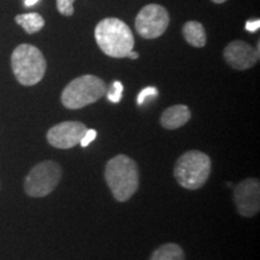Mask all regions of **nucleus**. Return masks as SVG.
Segmentation results:
<instances>
[{
    "label": "nucleus",
    "mask_w": 260,
    "mask_h": 260,
    "mask_svg": "<svg viewBox=\"0 0 260 260\" xmlns=\"http://www.w3.org/2000/svg\"><path fill=\"white\" fill-rule=\"evenodd\" d=\"M105 180L117 201H128L136 193L140 184L138 164L125 154L116 155L107 161Z\"/></svg>",
    "instance_id": "obj_1"
},
{
    "label": "nucleus",
    "mask_w": 260,
    "mask_h": 260,
    "mask_svg": "<svg viewBox=\"0 0 260 260\" xmlns=\"http://www.w3.org/2000/svg\"><path fill=\"white\" fill-rule=\"evenodd\" d=\"M95 41L106 56L125 58L134 48V35L128 24L118 18H105L95 27Z\"/></svg>",
    "instance_id": "obj_2"
},
{
    "label": "nucleus",
    "mask_w": 260,
    "mask_h": 260,
    "mask_svg": "<svg viewBox=\"0 0 260 260\" xmlns=\"http://www.w3.org/2000/svg\"><path fill=\"white\" fill-rule=\"evenodd\" d=\"M11 67L15 77L22 86H34L44 79L46 59L38 47L22 44L15 48L11 56Z\"/></svg>",
    "instance_id": "obj_3"
},
{
    "label": "nucleus",
    "mask_w": 260,
    "mask_h": 260,
    "mask_svg": "<svg viewBox=\"0 0 260 260\" xmlns=\"http://www.w3.org/2000/svg\"><path fill=\"white\" fill-rule=\"evenodd\" d=\"M211 174V159L200 151H188L177 159L174 176L181 187L189 190L200 189Z\"/></svg>",
    "instance_id": "obj_4"
},
{
    "label": "nucleus",
    "mask_w": 260,
    "mask_h": 260,
    "mask_svg": "<svg viewBox=\"0 0 260 260\" xmlns=\"http://www.w3.org/2000/svg\"><path fill=\"white\" fill-rule=\"evenodd\" d=\"M106 92L107 86L104 80L94 75H83L73 80L65 87L60 100L67 109L79 110L96 103Z\"/></svg>",
    "instance_id": "obj_5"
},
{
    "label": "nucleus",
    "mask_w": 260,
    "mask_h": 260,
    "mask_svg": "<svg viewBox=\"0 0 260 260\" xmlns=\"http://www.w3.org/2000/svg\"><path fill=\"white\" fill-rule=\"evenodd\" d=\"M63 176L60 165L53 160L39 162L29 171L24 190L31 198H44L56 189Z\"/></svg>",
    "instance_id": "obj_6"
},
{
    "label": "nucleus",
    "mask_w": 260,
    "mask_h": 260,
    "mask_svg": "<svg viewBox=\"0 0 260 260\" xmlns=\"http://www.w3.org/2000/svg\"><path fill=\"white\" fill-rule=\"evenodd\" d=\"M170 23L168 10L158 4H149L140 10L135 19V29L144 39L161 37Z\"/></svg>",
    "instance_id": "obj_7"
},
{
    "label": "nucleus",
    "mask_w": 260,
    "mask_h": 260,
    "mask_svg": "<svg viewBox=\"0 0 260 260\" xmlns=\"http://www.w3.org/2000/svg\"><path fill=\"white\" fill-rule=\"evenodd\" d=\"M234 203L242 217H253L260 210V183L256 178H246L234 189Z\"/></svg>",
    "instance_id": "obj_8"
},
{
    "label": "nucleus",
    "mask_w": 260,
    "mask_h": 260,
    "mask_svg": "<svg viewBox=\"0 0 260 260\" xmlns=\"http://www.w3.org/2000/svg\"><path fill=\"white\" fill-rule=\"evenodd\" d=\"M86 124L81 122L68 121L52 126L47 132V141L52 147L69 149L80 145L81 139L87 132Z\"/></svg>",
    "instance_id": "obj_9"
},
{
    "label": "nucleus",
    "mask_w": 260,
    "mask_h": 260,
    "mask_svg": "<svg viewBox=\"0 0 260 260\" xmlns=\"http://www.w3.org/2000/svg\"><path fill=\"white\" fill-rule=\"evenodd\" d=\"M259 41L256 50L245 41L235 40L230 42L224 48V59L233 69L247 70L251 69L259 60Z\"/></svg>",
    "instance_id": "obj_10"
},
{
    "label": "nucleus",
    "mask_w": 260,
    "mask_h": 260,
    "mask_svg": "<svg viewBox=\"0 0 260 260\" xmlns=\"http://www.w3.org/2000/svg\"><path fill=\"white\" fill-rule=\"evenodd\" d=\"M191 117L190 110L186 105H174L162 112L160 117V124L165 129H178L189 122Z\"/></svg>",
    "instance_id": "obj_11"
},
{
    "label": "nucleus",
    "mask_w": 260,
    "mask_h": 260,
    "mask_svg": "<svg viewBox=\"0 0 260 260\" xmlns=\"http://www.w3.org/2000/svg\"><path fill=\"white\" fill-rule=\"evenodd\" d=\"M184 40L193 47H204L206 45V31L204 25L198 21H188L182 28Z\"/></svg>",
    "instance_id": "obj_12"
},
{
    "label": "nucleus",
    "mask_w": 260,
    "mask_h": 260,
    "mask_svg": "<svg viewBox=\"0 0 260 260\" xmlns=\"http://www.w3.org/2000/svg\"><path fill=\"white\" fill-rule=\"evenodd\" d=\"M149 260H186V254L176 243H165L155 249Z\"/></svg>",
    "instance_id": "obj_13"
},
{
    "label": "nucleus",
    "mask_w": 260,
    "mask_h": 260,
    "mask_svg": "<svg viewBox=\"0 0 260 260\" xmlns=\"http://www.w3.org/2000/svg\"><path fill=\"white\" fill-rule=\"evenodd\" d=\"M16 23L21 25L28 34H35L40 31L45 25V19L37 12H30V14L18 15L15 17Z\"/></svg>",
    "instance_id": "obj_14"
},
{
    "label": "nucleus",
    "mask_w": 260,
    "mask_h": 260,
    "mask_svg": "<svg viewBox=\"0 0 260 260\" xmlns=\"http://www.w3.org/2000/svg\"><path fill=\"white\" fill-rule=\"evenodd\" d=\"M122 94H123V84L122 82H119V81H115L106 92L107 99L113 104H118L121 102Z\"/></svg>",
    "instance_id": "obj_15"
},
{
    "label": "nucleus",
    "mask_w": 260,
    "mask_h": 260,
    "mask_svg": "<svg viewBox=\"0 0 260 260\" xmlns=\"http://www.w3.org/2000/svg\"><path fill=\"white\" fill-rule=\"evenodd\" d=\"M75 0H57V9L63 16L74 15Z\"/></svg>",
    "instance_id": "obj_16"
},
{
    "label": "nucleus",
    "mask_w": 260,
    "mask_h": 260,
    "mask_svg": "<svg viewBox=\"0 0 260 260\" xmlns=\"http://www.w3.org/2000/svg\"><path fill=\"white\" fill-rule=\"evenodd\" d=\"M158 94L159 92L155 87H146V88L142 89L138 95V104L139 105H142L148 98L149 99H151V98H157Z\"/></svg>",
    "instance_id": "obj_17"
},
{
    "label": "nucleus",
    "mask_w": 260,
    "mask_h": 260,
    "mask_svg": "<svg viewBox=\"0 0 260 260\" xmlns=\"http://www.w3.org/2000/svg\"><path fill=\"white\" fill-rule=\"evenodd\" d=\"M95 138H96V130H94V129H87L86 134L83 135L82 139H81L80 145L82 146V147H87V146H88V145L90 144V142L95 140Z\"/></svg>",
    "instance_id": "obj_18"
},
{
    "label": "nucleus",
    "mask_w": 260,
    "mask_h": 260,
    "mask_svg": "<svg viewBox=\"0 0 260 260\" xmlns=\"http://www.w3.org/2000/svg\"><path fill=\"white\" fill-rule=\"evenodd\" d=\"M246 30H248L249 32H255L256 30H259L260 28V21L259 19H253V21H248L245 25Z\"/></svg>",
    "instance_id": "obj_19"
},
{
    "label": "nucleus",
    "mask_w": 260,
    "mask_h": 260,
    "mask_svg": "<svg viewBox=\"0 0 260 260\" xmlns=\"http://www.w3.org/2000/svg\"><path fill=\"white\" fill-rule=\"evenodd\" d=\"M128 57L130 58V59H138V58H139V53H138V52L132 51V52H130V53L128 54Z\"/></svg>",
    "instance_id": "obj_20"
},
{
    "label": "nucleus",
    "mask_w": 260,
    "mask_h": 260,
    "mask_svg": "<svg viewBox=\"0 0 260 260\" xmlns=\"http://www.w3.org/2000/svg\"><path fill=\"white\" fill-rule=\"evenodd\" d=\"M39 0H24V4H25V6H32V5L37 4Z\"/></svg>",
    "instance_id": "obj_21"
},
{
    "label": "nucleus",
    "mask_w": 260,
    "mask_h": 260,
    "mask_svg": "<svg viewBox=\"0 0 260 260\" xmlns=\"http://www.w3.org/2000/svg\"><path fill=\"white\" fill-rule=\"evenodd\" d=\"M213 3H216V4H223V3H225L226 0H212Z\"/></svg>",
    "instance_id": "obj_22"
}]
</instances>
